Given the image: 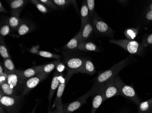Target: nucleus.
I'll return each instance as SVG.
<instances>
[{"mask_svg": "<svg viewBox=\"0 0 152 113\" xmlns=\"http://www.w3.org/2000/svg\"><path fill=\"white\" fill-rule=\"evenodd\" d=\"M81 42L80 33L79 31V32L65 46L64 49L70 51L75 50L76 49H78Z\"/></svg>", "mask_w": 152, "mask_h": 113, "instance_id": "obj_20", "label": "nucleus"}, {"mask_svg": "<svg viewBox=\"0 0 152 113\" xmlns=\"http://www.w3.org/2000/svg\"><path fill=\"white\" fill-rule=\"evenodd\" d=\"M48 75L40 73L26 81L24 85L23 91L21 95L23 96H26L33 88L36 87L39 83L47 78Z\"/></svg>", "mask_w": 152, "mask_h": 113, "instance_id": "obj_7", "label": "nucleus"}, {"mask_svg": "<svg viewBox=\"0 0 152 113\" xmlns=\"http://www.w3.org/2000/svg\"><path fill=\"white\" fill-rule=\"evenodd\" d=\"M131 59L130 56H129L126 59L114 64L107 70L100 73L95 79L94 84L93 86L101 85L110 79L115 77L120 71L130 63Z\"/></svg>", "mask_w": 152, "mask_h": 113, "instance_id": "obj_1", "label": "nucleus"}, {"mask_svg": "<svg viewBox=\"0 0 152 113\" xmlns=\"http://www.w3.org/2000/svg\"><path fill=\"white\" fill-rule=\"evenodd\" d=\"M42 67V65L32 67L25 70H18V72L22 79L25 81L27 79L40 73Z\"/></svg>", "mask_w": 152, "mask_h": 113, "instance_id": "obj_14", "label": "nucleus"}, {"mask_svg": "<svg viewBox=\"0 0 152 113\" xmlns=\"http://www.w3.org/2000/svg\"><path fill=\"white\" fill-rule=\"evenodd\" d=\"M7 82L10 86L14 90H15L17 93L21 90L23 92L24 85L25 81L22 79L21 76L19 74L18 70L15 73L7 75Z\"/></svg>", "mask_w": 152, "mask_h": 113, "instance_id": "obj_11", "label": "nucleus"}, {"mask_svg": "<svg viewBox=\"0 0 152 113\" xmlns=\"http://www.w3.org/2000/svg\"><path fill=\"white\" fill-rule=\"evenodd\" d=\"M94 31L92 21L88 20L83 30L79 31L81 42L86 41V40H88L91 36Z\"/></svg>", "mask_w": 152, "mask_h": 113, "instance_id": "obj_16", "label": "nucleus"}, {"mask_svg": "<svg viewBox=\"0 0 152 113\" xmlns=\"http://www.w3.org/2000/svg\"><path fill=\"white\" fill-rule=\"evenodd\" d=\"M81 19V27L80 31H82L89 20V12L86 1L82 3L80 11Z\"/></svg>", "mask_w": 152, "mask_h": 113, "instance_id": "obj_17", "label": "nucleus"}, {"mask_svg": "<svg viewBox=\"0 0 152 113\" xmlns=\"http://www.w3.org/2000/svg\"><path fill=\"white\" fill-rule=\"evenodd\" d=\"M7 75L6 73L0 76V85L4 82H7Z\"/></svg>", "mask_w": 152, "mask_h": 113, "instance_id": "obj_37", "label": "nucleus"}, {"mask_svg": "<svg viewBox=\"0 0 152 113\" xmlns=\"http://www.w3.org/2000/svg\"><path fill=\"white\" fill-rule=\"evenodd\" d=\"M146 18L148 20H152V10H150L146 15Z\"/></svg>", "mask_w": 152, "mask_h": 113, "instance_id": "obj_38", "label": "nucleus"}, {"mask_svg": "<svg viewBox=\"0 0 152 113\" xmlns=\"http://www.w3.org/2000/svg\"><path fill=\"white\" fill-rule=\"evenodd\" d=\"M23 97L22 95L10 96L0 94L1 106L7 113H19Z\"/></svg>", "mask_w": 152, "mask_h": 113, "instance_id": "obj_2", "label": "nucleus"}, {"mask_svg": "<svg viewBox=\"0 0 152 113\" xmlns=\"http://www.w3.org/2000/svg\"><path fill=\"white\" fill-rule=\"evenodd\" d=\"M92 96H94L92 107L90 113H95L96 111L102 103L104 101V84L101 85L94 86H93Z\"/></svg>", "mask_w": 152, "mask_h": 113, "instance_id": "obj_5", "label": "nucleus"}, {"mask_svg": "<svg viewBox=\"0 0 152 113\" xmlns=\"http://www.w3.org/2000/svg\"><path fill=\"white\" fill-rule=\"evenodd\" d=\"M85 58L80 57H71L64 60L65 65L66 67L67 72L76 74L80 73V71L84 64Z\"/></svg>", "mask_w": 152, "mask_h": 113, "instance_id": "obj_8", "label": "nucleus"}, {"mask_svg": "<svg viewBox=\"0 0 152 113\" xmlns=\"http://www.w3.org/2000/svg\"><path fill=\"white\" fill-rule=\"evenodd\" d=\"M0 86H1L0 94L7 96H18L17 95L18 93L17 92L10 86L7 82H5L1 84Z\"/></svg>", "mask_w": 152, "mask_h": 113, "instance_id": "obj_23", "label": "nucleus"}, {"mask_svg": "<svg viewBox=\"0 0 152 113\" xmlns=\"http://www.w3.org/2000/svg\"><path fill=\"white\" fill-rule=\"evenodd\" d=\"M53 1L57 6L60 7L62 8H65L70 4L76 3V1H75L71 0H53Z\"/></svg>", "mask_w": 152, "mask_h": 113, "instance_id": "obj_32", "label": "nucleus"}, {"mask_svg": "<svg viewBox=\"0 0 152 113\" xmlns=\"http://www.w3.org/2000/svg\"><path fill=\"white\" fill-rule=\"evenodd\" d=\"M92 95V90L91 89L87 93L77 99L76 101L72 102L66 107H64V113H72L77 110L83 104L87 103V99Z\"/></svg>", "mask_w": 152, "mask_h": 113, "instance_id": "obj_9", "label": "nucleus"}, {"mask_svg": "<svg viewBox=\"0 0 152 113\" xmlns=\"http://www.w3.org/2000/svg\"><path fill=\"white\" fill-rule=\"evenodd\" d=\"M0 54L3 59L11 58V56L8 53L7 47L4 42V40L1 36V43H0Z\"/></svg>", "mask_w": 152, "mask_h": 113, "instance_id": "obj_27", "label": "nucleus"}, {"mask_svg": "<svg viewBox=\"0 0 152 113\" xmlns=\"http://www.w3.org/2000/svg\"><path fill=\"white\" fill-rule=\"evenodd\" d=\"M146 42L148 45L152 44V34L149 35V36H148Z\"/></svg>", "mask_w": 152, "mask_h": 113, "instance_id": "obj_40", "label": "nucleus"}, {"mask_svg": "<svg viewBox=\"0 0 152 113\" xmlns=\"http://www.w3.org/2000/svg\"><path fill=\"white\" fill-rule=\"evenodd\" d=\"M40 1L42 2L45 6H48L50 8L53 9H57V6L53 2V1L50 0H40Z\"/></svg>", "mask_w": 152, "mask_h": 113, "instance_id": "obj_34", "label": "nucleus"}, {"mask_svg": "<svg viewBox=\"0 0 152 113\" xmlns=\"http://www.w3.org/2000/svg\"><path fill=\"white\" fill-rule=\"evenodd\" d=\"M7 19L12 31L18 30V28L23 21L20 18V15L16 14L12 15L11 17Z\"/></svg>", "mask_w": 152, "mask_h": 113, "instance_id": "obj_19", "label": "nucleus"}, {"mask_svg": "<svg viewBox=\"0 0 152 113\" xmlns=\"http://www.w3.org/2000/svg\"><path fill=\"white\" fill-rule=\"evenodd\" d=\"M7 1L11 9L12 15H20L22 10L28 1L26 0H10Z\"/></svg>", "mask_w": 152, "mask_h": 113, "instance_id": "obj_15", "label": "nucleus"}, {"mask_svg": "<svg viewBox=\"0 0 152 113\" xmlns=\"http://www.w3.org/2000/svg\"><path fill=\"white\" fill-rule=\"evenodd\" d=\"M92 24L94 31L96 34L111 38L113 37V32L112 30L105 22L100 17L96 12H95L93 16Z\"/></svg>", "mask_w": 152, "mask_h": 113, "instance_id": "obj_3", "label": "nucleus"}, {"mask_svg": "<svg viewBox=\"0 0 152 113\" xmlns=\"http://www.w3.org/2000/svg\"><path fill=\"white\" fill-rule=\"evenodd\" d=\"M104 84V101L115 96H121L119 88L115 82V77L110 79Z\"/></svg>", "mask_w": 152, "mask_h": 113, "instance_id": "obj_10", "label": "nucleus"}, {"mask_svg": "<svg viewBox=\"0 0 152 113\" xmlns=\"http://www.w3.org/2000/svg\"><path fill=\"white\" fill-rule=\"evenodd\" d=\"M60 63V59L55 60L48 64L42 65V68L41 71V73L48 75L55 68H56L57 65Z\"/></svg>", "mask_w": 152, "mask_h": 113, "instance_id": "obj_26", "label": "nucleus"}, {"mask_svg": "<svg viewBox=\"0 0 152 113\" xmlns=\"http://www.w3.org/2000/svg\"><path fill=\"white\" fill-rule=\"evenodd\" d=\"M64 77V75L63 73H59L56 71L54 73L51 86H50L49 96H48L49 106H50L55 92L56 91V89L58 87L61 80Z\"/></svg>", "mask_w": 152, "mask_h": 113, "instance_id": "obj_13", "label": "nucleus"}, {"mask_svg": "<svg viewBox=\"0 0 152 113\" xmlns=\"http://www.w3.org/2000/svg\"><path fill=\"white\" fill-rule=\"evenodd\" d=\"M110 43L118 45L131 54H136L139 52L140 45L137 42L128 40H111Z\"/></svg>", "mask_w": 152, "mask_h": 113, "instance_id": "obj_6", "label": "nucleus"}, {"mask_svg": "<svg viewBox=\"0 0 152 113\" xmlns=\"http://www.w3.org/2000/svg\"><path fill=\"white\" fill-rule=\"evenodd\" d=\"M34 28V26L32 24L26 20H23L22 23L18 28L17 32L19 35L23 36L32 31Z\"/></svg>", "mask_w": 152, "mask_h": 113, "instance_id": "obj_18", "label": "nucleus"}, {"mask_svg": "<svg viewBox=\"0 0 152 113\" xmlns=\"http://www.w3.org/2000/svg\"><path fill=\"white\" fill-rule=\"evenodd\" d=\"M30 1L31 3H32L34 6L36 7L41 12L45 14L48 12V9L47 8V7L44 4L40 1L31 0V1Z\"/></svg>", "mask_w": 152, "mask_h": 113, "instance_id": "obj_29", "label": "nucleus"}, {"mask_svg": "<svg viewBox=\"0 0 152 113\" xmlns=\"http://www.w3.org/2000/svg\"><path fill=\"white\" fill-rule=\"evenodd\" d=\"M115 82L119 88L121 96L128 99L137 104H140V100L137 97L134 89L132 86L127 85L124 83L118 75L115 76Z\"/></svg>", "mask_w": 152, "mask_h": 113, "instance_id": "obj_4", "label": "nucleus"}, {"mask_svg": "<svg viewBox=\"0 0 152 113\" xmlns=\"http://www.w3.org/2000/svg\"><path fill=\"white\" fill-rule=\"evenodd\" d=\"M37 54L42 57L46 58H54L57 60H59L61 58V55L52 53L49 52L44 51H40L37 53Z\"/></svg>", "mask_w": 152, "mask_h": 113, "instance_id": "obj_31", "label": "nucleus"}, {"mask_svg": "<svg viewBox=\"0 0 152 113\" xmlns=\"http://www.w3.org/2000/svg\"><path fill=\"white\" fill-rule=\"evenodd\" d=\"M3 67H4L5 73L7 75L15 73L17 70L15 68V65L12 61L11 58L4 59Z\"/></svg>", "mask_w": 152, "mask_h": 113, "instance_id": "obj_25", "label": "nucleus"}, {"mask_svg": "<svg viewBox=\"0 0 152 113\" xmlns=\"http://www.w3.org/2000/svg\"><path fill=\"white\" fill-rule=\"evenodd\" d=\"M11 29L8 24L7 19L4 20L3 23L1 24V29H0V33L1 37L6 36L10 34L11 31Z\"/></svg>", "mask_w": 152, "mask_h": 113, "instance_id": "obj_28", "label": "nucleus"}, {"mask_svg": "<svg viewBox=\"0 0 152 113\" xmlns=\"http://www.w3.org/2000/svg\"><path fill=\"white\" fill-rule=\"evenodd\" d=\"M95 68L90 59L85 58L84 64L80 71V73H86L90 75H93L95 73Z\"/></svg>", "mask_w": 152, "mask_h": 113, "instance_id": "obj_21", "label": "nucleus"}, {"mask_svg": "<svg viewBox=\"0 0 152 113\" xmlns=\"http://www.w3.org/2000/svg\"><path fill=\"white\" fill-rule=\"evenodd\" d=\"M124 34L128 40H134L137 35V30L136 29L129 28L125 30L124 32Z\"/></svg>", "mask_w": 152, "mask_h": 113, "instance_id": "obj_30", "label": "nucleus"}, {"mask_svg": "<svg viewBox=\"0 0 152 113\" xmlns=\"http://www.w3.org/2000/svg\"><path fill=\"white\" fill-rule=\"evenodd\" d=\"M138 113H151L152 112V99L140 103Z\"/></svg>", "mask_w": 152, "mask_h": 113, "instance_id": "obj_24", "label": "nucleus"}, {"mask_svg": "<svg viewBox=\"0 0 152 113\" xmlns=\"http://www.w3.org/2000/svg\"><path fill=\"white\" fill-rule=\"evenodd\" d=\"M87 6L89 12V20L92 21L93 16L94 14L95 1L87 0Z\"/></svg>", "mask_w": 152, "mask_h": 113, "instance_id": "obj_33", "label": "nucleus"}, {"mask_svg": "<svg viewBox=\"0 0 152 113\" xmlns=\"http://www.w3.org/2000/svg\"><path fill=\"white\" fill-rule=\"evenodd\" d=\"M0 12H8V11H7V10L4 8V7L3 6L2 3H1V2H0Z\"/></svg>", "mask_w": 152, "mask_h": 113, "instance_id": "obj_39", "label": "nucleus"}, {"mask_svg": "<svg viewBox=\"0 0 152 113\" xmlns=\"http://www.w3.org/2000/svg\"><path fill=\"white\" fill-rule=\"evenodd\" d=\"M37 107V105H36L35 107H34V109H32V111H31L30 113H35V111Z\"/></svg>", "mask_w": 152, "mask_h": 113, "instance_id": "obj_42", "label": "nucleus"}, {"mask_svg": "<svg viewBox=\"0 0 152 113\" xmlns=\"http://www.w3.org/2000/svg\"><path fill=\"white\" fill-rule=\"evenodd\" d=\"M79 50L85 52H98L99 49L96 45L91 42L84 41L80 43L78 47Z\"/></svg>", "mask_w": 152, "mask_h": 113, "instance_id": "obj_22", "label": "nucleus"}, {"mask_svg": "<svg viewBox=\"0 0 152 113\" xmlns=\"http://www.w3.org/2000/svg\"><path fill=\"white\" fill-rule=\"evenodd\" d=\"M57 109L54 111H50L48 113H64L63 104L57 105Z\"/></svg>", "mask_w": 152, "mask_h": 113, "instance_id": "obj_36", "label": "nucleus"}, {"mask_svg": "<svg viewBox=\"0 0 152 113\" xmlns=\"http://www.w3.org/2000/svg\"><path fill=\"white\" fill-rule=\"evenodd\" d=\"M73 75V74L72 73L67 72L65 76L61 79L59 85L58 87L57 96H56V98H55V100L54 102L52 108L56 107L57 105L63 104L62 101H61L62 96H63V93H64L66 86L67 82H68L71 77Z\"/></svg>", "mask_w": 152, "mask_h": 113, "instance_id": "obj_12", "label": "nucleus"}, {"mask_svg": "<svg viewBox=\"0 0 152 113\" xmlns=\"http://www.w3.org/2000/svg\"><path fill=\"white\" fill-rule=\"evenodd\" d=\"M56 71L59 73H63V72L66 69V67L64 63L62 62H60L57 65L56 68Z\"/></svg>", "mask_w": 152, "mask_h": 113, "instance_id": "obj_35", "label": "nucleus"}, {"mask_svg": "<svg viewBox=\"0 0 152 113\" xmlns=\"http://www.w3.org/2000/svg\"><path fill=\"white\" fill-rule=\"evenodd\" d=\"M0 113H6V111L1 106L0 107Z\"/></svg>", "mask_w": 152, "mask_h": 113, "instance_id": "obj_41", "label": "nucleus"}]
</instances>
